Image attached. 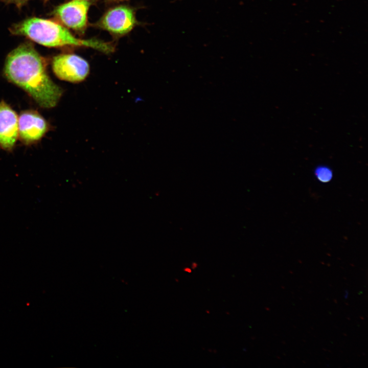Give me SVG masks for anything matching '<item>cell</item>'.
<instances>
[{
  "instance_id": "ba28073f",
  "label": "cell",
  "mask_w": 368,
  "mask_h": 368,
  "mask_svg": "<svg viewBox=\"0 0 368 368\" xmlns=\"http://www.w3.org/2000/svg\"><path fill=\"white\" fill-rule=\"evenodd\" d=\"M8 2L12 3L16 5L20 6L25 4L28 0H7Z\"/></svg>"
},
{
  "instance_id": "6da1fadb",
  "label": "cell",
  "mask_w": 368,
  "mask_h": 368,
  "mask_svg": "<svg viewBox=\"0 0 368 368\" xmlns=\"http://www.w3.org/2000/svg\"><path fill=\"white\" fill-rule=\"evenodd\" d=\"M4 74L42 107L55 106L62 94V89L49 76L44 59L30 43L20 44L8 54Z\"/></svg>"
},
{
  "instance_id": "30bf717a",
  "label": "cell",
  "mask_w": 368,
  "mask_h": 368,
  "mask_svg": "<svg viewBox=\"0 0 368 368\" xmlns=\"http://www.w3.org/2000/svg\"><path fill=\"white\" fill-rule=\"evenodd\" d=\"M194 265L192 263V265H193V266H192V268H193V269H195L196 267H197V265L196 263H194Z\"/></svg>"
},
{
  "instance_id": "8fae6325",
  "label": "cell",
  "mask_w": 368,
  "mask_h": 368,
  "mask_svg": "<svg viewBox=\"0 0 368 368\" xmlns=\"http://www.w3.org/2000/svg\"><path fill=\"white\" fill-rule=\"evenodd\" d=\"M44 1H48V0H44Z\"/></svg>"
},
{
  "instance_id": "277c9868",
  "label": "cell",
  "mask_w": 368,
  "mask_h": 368,
  "mask_svg": "<svg viewBox=\"0 0 368 368\" xmlns=\"http://www.w3.org/2000/svg\"><path fill=\"white\" fill-rule=\"evenodd\" d=\"M90 3L87 0H72L57 6L55 16L67 28L78 32L87 25V13Z\"/></svg>"
},
{
  "instance_id": "3957f363",
  "label": "cell",
  "mask_w": 368,
  "mask_h": 368,
  "mask_svg": "<svg viewBox=\"0 0 368 368\" xmlns=\"http://www.w3.org/2000/svg\"><path fill=\"white\" fill-rule=\"evenodd\" d=\"M52 69L60 79L73 83L83 81L89 73L88 62L74 54H61L53 58Z\"/></svg>"
},
{
  "instance_id": "8992f818",
  "label": "cell",
  "mask_w": 368,
  "mask_h": 368,
  "mask_svg": "<svg viewBox=\"0 0 368 368\" xmlns=\"http://www.w3.org/2000/svg\"><path fill=\"white\" fill-rule=\"evenodd\" d=\"M47 130L45 120L35 111H24L18 118V136L25 144H32L39 141Z\"/></svg>"
},
{
  "instance_id": "9c48e42d",
  "label": "cell",
  "mask_w": 368,
  "mask_h": 368,
  "mask_svg": "<svg viewBox=\"0 0 368 368\" xmlns=\"http://www.w3.org/2000/svg\"><path fill=\"white\" fill-rule=\"evenodd\" d=\"M183 270L185 271H186V272H192L191 269L190 268H185V269H183Z\"/></svg>"
},
{
  "instance_id": "52a82bcc",
  "label": "cell",
  "mask_w": 368,
  "mask_h": 368,
  "mask_svg": "<svg viewBox=\"0 0 368 368\" xmlns=\"http://www.w3.org/2000/svg\"><path fill=\"white\" fill-rule=\"evenodd\" d=\"M18 136V118L5 102H0V147L7 151L14 148Z\"/></svg>"
},
{
  "instance_id": "7a4b0ae2",
  "label": "cell",
  "mask_w": 368,
  "mask_h": 368,
  "mask_svg": "<svg viewBox=\"0 0 368 368\" xmlns=\"http://www.w3.org/2000/svg\"><path fill=\"white\" fill-rule=\"evenodd\" d=\"M11 32L15 35L27 37L48 47H86L105 53H111L114 49L110 42L95 39L77 38L64 26L51 20L38 17H30L19 22L12 27Z\"/></svg>"
},
{
  "instance_id": "5b68a950",
  "label": "cell",
  "mask_w": 368,
  "mask_h": 368,
  "mask_svg": "<svg viewBox=\"0 0 368 368\" xmlns=\"http://www.w3.org/2000/svg\"><path fill=\"white\" fill-rule=\"evenodd\" d=\"M136 22L134 10L125 5L109 9L102 17L99 26L110 33L122 36L129 32Z\"/></svg>"
}]
</instances>
